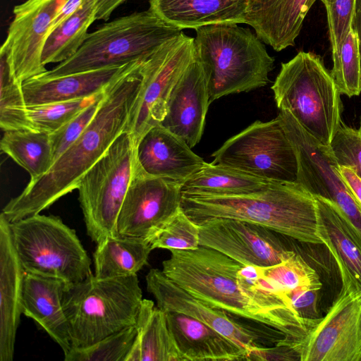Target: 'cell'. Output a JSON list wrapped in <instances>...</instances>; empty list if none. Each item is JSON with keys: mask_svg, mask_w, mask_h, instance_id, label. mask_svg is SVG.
<instances>
[{"mask_svg": "<svg viewBox=\"0 0 361 361\" xmlns=\"http://www.w3.org/2000/svg\"><path fill=\"white\" fill-rule=\"evenodd\" d=\"M145 61L130 63L106 87L97 114L80 137L47 173L37 180H30L23 191L6 204L1 214L8 222L39 214L77 189L87 171L116 139L128 130L140 89L141 67Z\"/></svg>", "mask_w": 361, "mask_h": 361, "instance_id": "6da1fadb", "label": "cell"}, {"mask_svg": "<svg viewBox=\"0 0 361 361\" xmlns=\"http://www.w3.org/2000/svg\"><path fill=\"white\" fill-rule=\"evenodd\" d=\"M180 206L197 224L212 219H234L299 243L324 245L315 197L297 182L270 181L261 190L236 195L181 194Z\"/></svg>", "mask_w": 361, "mask_h": 361, "instance_id": "7a4b0ae2", "label": "cell"}, {"mask_svg": "<svg viewBox=\"0 0 361 361\" xmlns=\"http://www.w3.org/2000/svg\"><path fill=\"white\" fill-rule=\"evenodd\" d=\"M195 31L196 56L207 78L210 104L268 83L274 59L256 34L238 24L209 25Z\"/></svg>", "mask_w": 361, "mask_h": 361, "instance_id": "3957f363", "label": "cell"}, {"mask_svg": "<svg viewBox=\"0 0 361 361\" xmlns=\"http://www.w3.org/2000/svg\"><path fill=\"white\" fill-rule=\"evenodd\" d=\"M137 274L97 279L90 273L63 294L72 347H85L135 325L142 302Z\"/></svg>", "mask_w": 361, "mask_h": 361, "instance_id": "277c9868", "label": "cell"}, {"mask_svg": "<svg viewBox=\"0 0 361 361\" xmlns=\"http://www.w3.org/2000/svg\"><path fill=\"white\" fill-rule=\"evenodd\" d=\"M162 272L194 298L233 317L282 332L276 319L255 305L242 292L237 280L241 263L210 247L171 250ZM283 333V332H282Z\"/></svg>", "mask_w": 361, "mask_h": 361, "instance_id": "5b68a950", "label": "cell"}, {"mask_svg": "<svg viewBox=\"0 0 361 361\" xmlns=\"http://www.w3.org/2000/svg\"><path fill=\"white\" fill-rule=\"evenodd\" d=\"M182 30L166 23L149 8L104 24L88 33L78 51L51 70L44 79L146 60Z\"/></svg>", "mask_w": 361, "mask_h": 361, "instance_id": "8992f818", "label": "cell"}, {"mask_svg": "<svg viewBox=\"0 0 361 361\" xmlns=\"http://www.w3.org/2000/svg\"><path fill=\"white\" fill-rule=\"evenodd\" d=\"M271 90L279 110L290 111L311 135L330 145L342 123L343 104L331 73L319 55L300 51L282 63Z\"/></svg>", "mask_w": 361, "mask_h": 361, "instance_id": "52a82bcc", "label": "cell"}, {"mask_svg": "<svg viewBox=\"0 0 361 361\" xmlns=\"http://www.w3.org/2000/svg\"><path fill=\"white\" fill-rule=\"evenodd\" d=\"M13 244L25 272L73 284L85 279L91 259L75 230L54 215L39 214L9 223Z\"/></svg>", "mask_w": 361, "mask_h": 361, "instance_id": "ba28073f", "label": "cell"}, {"mask_svg": "<svg viewBox=\"0 0 361 361\" xmlns=\"http://www.w3.org/2000/svg\"><path fill=\"white\" fill-rule=\"evenodd\" d=\"M136 147L133 134L125 131L79 183L87 233L96 244L116 235L117 218L136 164Z\"/></svg>", "mask_w": 361, "mask_h": 361, "instance_id": "9c48e42d", "label": "cell"}, {"mask_svg": "<svg viewBox=\"0 0 361 361\" xmlns=\"http://www.w3.org/2000/svg\"><path fill=\"white\" fill-rule=\"evenodd\" d=\"M277 117L295 152L296 182L314 196L336 203L361 246V209L342 178L330 145L311 135L288 110H279Z\"/></svg>", "mask_w": 361, "mask_h": 361, "instance_id": "30bf717a", "label": "cell"}, {"mask_svg": "<svg viewBox=\"0 0 361 361\" xmlns=\"http://www.w3.org/2000/svg\"><path fill=\"white\" fill-rule=\"evenodd\" d=\"M214 164L241 170L269 181L296 182L294 147L278 117L256 121L212 153Z\"/></svg>", "mask_w": 361, "mask_h": 361, "instance_id": "8fae6325", "label": "cell"}, {"mask_svg": "<svg viewBox=\"0 0 361 361\" xmlns=\"http://www.w3.org/2000/svg\"><path fill=\"white\" fill-rule=\"evenodd\" d=\"M195 56V38L182 32L143 62L140 89L128 127L137 143L150 128L161 123L171 93Z\"/></svg>", "mask_w": 361, "mask_h": 361, "instance_id": "7c38bea8", "label": "cell"}, {"mask_svg": "<svg viewBox=\"0 0 361 361\" xmlns=\"http://www.w3.org/2000/svg\"><path fill=\"white\" fill-rule=\"evenodd\" d=\"M338 271L341 288L336 299L296 343L300 361H361V286L345 269Z\"/></svg>", "mask_w": 361, "mask_h": 361, "instance_id": "4fadbf2b", "label": "cell"}, {"mask_svg": "<svg viewBox=\"0 0 361 361\" xmlns=\"http://www.w3.org/2000/svg\"><path fill=\"white\" fill-rule=\"evenodd\" d=\"M146 283L147 290L162 311L178 312L204 323L243 348L247 354L254 348L269 345L267 341L276 344L286 338L282 332L274 328H257L235 320L226 312L213 308L192 296L158 269H152L148 272Z\"/></svg>", "mask_w": 361, "mask_h": 361, "instance_id": "5bb4252c", "label": "cell"}, {"mask_svg": "<svg viewBox=\"0 0 361 361\" xmlns=\"http://www.w3.org/2000/svg\"><path fill=\"white\" fill-rule=\"evenodd\" d=\"M183 183L150 176L137 161L116 225V235L147 239L180 208Z\"/></svg>", "mask_w": 361, "mask_h": 361, "instance_id": "9a60e30c", "label": "cell"}, {"mask_svg": "<svg viewBox=\"0 0 361 361\" xmlns=\"http://www.w3.org/2000/svg\"><path fill=\"white\" fill-rule=\"evenodd\" d=\"M197 225L200 245L214 249L244 266L275 265L293 252L287 248L279 233L246 221L216 218Z\"/></svg>", "mask_w": 361, "mask_h": 361, "instance_id": "2e32d148", "label": "cell"}, {"mask_svg": "<svg viewBox=\"0 0 361 361\" xmlns=\"http://www.w3.org/2000/svg\"><path fill=\"white\" fill-rule=\"evenodd\" d=\"M65 0H26L13 8V19L0 54L6 56L20 81L47 70L42 54L51 23Z\"/></svg>", "mask_w": 361, "mask_h": 361, "instance_id": "e0dca14e", "label": "cell"}, {"mask_svg": "<svg viewBox=\"0 0 361 361\" xmlns=\"http://www.w3.org/2000/svg\"><path fill=\"white\" fill-rule=\"evenodd\" d=\"M209 104L207 78L195 56L174 87L167 114L161 125L181 137L192 148L202 138Z\"/></svg>", "mask_w": 361, "mask_h": 361, "instance_id": "ac0fdd59", "label": "cell"}, {"mask_svg": "<svg viewBox=\"0 0 361 361\" xmlns=\"http://www.w3.org/2000/svg\"><path fill=\"white\" fill-rule=\"evenodd\" d=\"M136 161L150 176L183 183L205 162L184 140L161 124L150 128L137 143Z\"/></svg>", "mask_w": 361, "mask_h": 361, "instance_id": "d6986e66", "label": "cell"}, {"mask_svg": "<svg viewBox=\"0 0 361 361\" xmlns=\"http://www.w3.org/2000/svg\"><path fill=\"white\" fill-rule=\"evenodd\" d=\"M68 285L58 279L25 271L21 298L22 314L44 330L61 347L63 355L72 347L63 307Z\"/></svg>", "mask_w": 361, "mask_h": 361, "instance_id": "ffe728a7", "label": "cell"}, {"mask_svg": "<svg viewBox=\"0 0 361 361\" xmlns=\"http://www.w3.org/2000/svg\"><path fill=\"white\" fill-rule=\"evenodd\" d=\"M25 271L15 250L9 223L0 215V361L13 357L17 329L22 314Z\"/></svg>", "mask_w": 361, "mask_h": 361, "instance_id": "44dd1931", "label": "cell"}, {"mask_svg": "<svg viewBox=\"0 0 361 361\" xmlns=\"http://www.w3.org/2000/svg\"><path fill=\"white\" fill-rule=\"evenodd\" d=\"M317 0H248L245 24L275 51L293 46Z\"/></svg>", "mask_w": 361, "mask_h": 361, "instance_id": "7402d4cb", "label": "cell"}, {"mask_svg": "<svg viewBox=\"0 0 361 361\" xmlns=\"http://www.w3.org/2000/svg\"><path fill=\"white\" fill-rule=\"evenodd\" d=\"M183 361L245 360L247 352L204 323L178 312H164Z\"/></svg>", "mask_w": 361, "mask_h": 361, "instance_id": "603a6c76", "label": "cell"}, {"mask_svg": "<svg viewBox=\"0 0 361 361\" xmlns=\"http://www.w3.org/2000/svg\"><path fill=\"white\" fill-rule=\"evenodd\" d=\"M130 63L50 79H28L22 84L26 104L33 106L93 97L103 92Z\"/></svg>", "mask_w": 361, "mask_h": 361, "instance_id": "cb8c5ba5", "label": "cell"}, {"mask_svg": "<svg viewBox=\"0 0 361 361\" xmlns=\"http://www.w3.org/2000/svg\"><path fill=\"white\" fill-rule=\"evenodd\" d=\"M248 0H149V9L180 29L245 23Z\"/></svg>", "mask_w": 361, "mask_h": 361, "instance_id": "d4e9b609", "label": "cell"}, {"mask_svg": "<svg viewBox=\"0 0 361 361\" xmlns=\"http://www.w3.org/2000/svg\"><path fill=\"white\" fill-rule=\"evenodd\" d=\"M135 326L137 335L126 361H183L165 312L152 300H142Z\"/></svg>", "mask_w": 361, "mask_h": 361, "instance_id": "484cf974", "label": "cell"}, {"mask_svg": "<svg viewBox=\"0 0 361 361\" xmlns=\"http://www.w3.org/2000/svg\"><path fill=\"white\" fill-rule=\"evenodd\" d=\"M152 250L147 239L110 235L97 244L93 254L94 276L111 279L137 274L148 264Z\"/></svg>", "mask_w": 361, "mask_h": 361, "instance_id": "4316f807", "label": "cell"}, {"mask_svg": "<svg viewBox=\"0 0 361 361\" xmlns=\"http://www.w3.org/2000/svg\"><path fill=\"white\" fill-rule=\"evenodd\" d=\"M314 197L324 228V246L338 268L348 271L361 286V246L350 231L338 205L322 197Z\"/></svg>", "mask_w": 361, "mask_h": 361, "instance_id": "83f0119b", "label": "cell"}, {"mask_svg": "<svg viewBox=\"0 0 361 361\" xmlns=\"http://www.w3.org/2000/svg\"><path fill=\"white\" fill-rule=\"evenodd\" d=\"M269 182L231 166L204 162L183 183L181 194L236 195L261 190Z\"/></svg>", "mask_w": 361, "mask_h": 361, "instance_id": "f1b7e54d", "label": "cell"}, {"mask_svg": "<svg viewBox=\"0 0 361 361\" xmlns=\"http://www.w3.org/2000/svg\"><path fill=\"white\" fill-rule=\"evenodd\" d=\"M1 149L30 175V180L44 176L54 164L50 133L35 130L5 131Z\"/></svg>", "mask_w": 361, "mask_h": 361, "instance_id": "f546056e", "label": "cell"}, {"mask_svg": "<svg viewBox=\"0 0 361 361\" xmlns=\"http://www.w3.org/2000/svg\"><path fill=\"white\" fill-rule=\"evenodd\" d=\"M95 20V0H85L74 13L47 36L42 54V64L59 63L74 55L84 43L88 28Z\"/></svg>", "mask_w": 361, "mask_h": 361, "instance_id": "4dcf8cb0", "label": "cell"}, {"mask_svg": "<svg viewBox=\"0 0 361 361\" xmlns=\"http://www.w3.org/2000/svg\"><path fill=\"white\" fill-rule=\"evenodd\" d=\"M0 64L1 128L4 132L35 130L27 116L23 82L16 77L3 54H0Z\"/></svg>", "mask_w": 361, "mask_h": 361, "instance_id": "1f68e13d", "label": "cell"}, {"mask_svg": "<svg viewBox=\"0 0 361 361\" xmlns=\"http://www.w3.org/2000/svg\"><path fill=\"white\" fill-rule=\"evenodd\" d=\"M137 335L135 325L85 347H71L65 361H126Z\"/></svg>", "mask_w": 361, "mask_h": 361, "instance_id": "d6a6232c", "label": "cell"}, {"mask_svg": "<svg viewBox=\"0 0 361 361\" xmlns=\"http://www.w3.org/2000/svg\"><path fill=\"white\" fill-rule=\"evenodd\" d=\"M341 94L348 97L361 93V54L357 32L352 27L345 37L336 65L331 71Z\"/></svg>", "mask_w": 361, "mask_h": 361, "instance_id": "836d02e7", "label": "cell"}, {"mask_svg": "<svg viewBox=\"0 0 361 361\" xmlns=\"http://www.w3.org/2000/svg\"><path fill=\"white\" fill-rule=\"evenodd\" d=\"M152 249L192 250L200 246L199 226L180 208L149 238Z\"/></svg>", "mask_w": 361, "mask_h": 361, "instance_id": "e575fe53", "label": "cell"}, {"mask_svg": "<svg viewBox=\"0 0 361 361\" xmlns=\"http://www.w3.org/2000/svg\"><path fill=\"white\" fill-rule=\"evenodd\" d=\"M97 94L79 99L27 106V116L35 130L52 133L88 106Z\"/></svg>", "mask_w": 361, "mask_h": 361, "instance_id": "d590c367", "label": "cell"}, {"mask_svg": "<svg viewBox=\"0 0 361 361\" xmlns=\"http://www.w3.org/2000/svg\"><path fill=\"white\" fill-rule=\"evenodd\" d=\"M322 1L326 12L334 66L338 61L342 44L353 27L356 0H322Z\"/></svg>", "mask_w": 361, "mask_h": 361, "instance_id": "8d00e7d4", "label": "cell"}, {"mask_svg": "<svg viewBox=\"0 0 361 361\" xmlns=\"http://www.w3.org/2000/svg\"><path fill=\"white\" fill-rule=\"evenodd\" d=\"M105 90L99 93L88 106L65 125L50 133L54 163L80 137L91 123L101 105Z\"/></svg>", "mask_w": 361, "mask_h": 361, "instance_id": "74e56055", "label": "cell"}, {"mask_svg": "<svg viewBox=\"0 0 361 361\" xmlns=\"http://www.w3.org/2000/svg\"><path fill=\"white\" fill-rule=\"evenodd\" d=\"M329 145L338 165L352 169L361 178V130L342 121Z\"/></svg>", "mask_w": 361, "mask_h": 361, "instance_id": "f35d334b", "label": "cell"}, {"mask_svg": "<svg viewBox=\"0 0 361 361\" xmlns=\"http://www.w3.org/2000/svg\"><path fill=\"white\" fill-rule=\"evenodd\" d=\"M245 360L300 361V354L296 342L285 338L274 345L254 348Z\"/></svg>", "mask_w": 361, "mask_h": 361, "instance_id": "ab89813d", "label": "cell"}, {"mask_svg": "<svg viewBox=\"0 0 361 361\" xmlns=\"http://www.w3.org/2000/svg\"><path fill=\"white\" fill-rule=\"evenodd\" d=\"M339 171L345 184L361 209V178L349 167L339 166Z\"/></svg>", "mask_w": 361, "mask_h": 361, "instance_id": "60d3db41", "label": "cell"}, {"mask_svg": "<svg viewBox=\"0 0 361 361\" xmlns=\"http://www.w3.org/2000/svg\"><path fill=\"white\" fill-rule=\"evenodd\" d=\"M84 1L85 0H65L59 8L51 23L49 34L63 21L74 13L80 8Z\"/></svg>", "mask_w": 361, "mask_h": 361, "instance_id": "b9f144b4", "label": "cell"}, {"mask_svg": "<svg viewBox=\"0 0 361 361\" xmlns=\"http://www.w3.org/2000/svg\"><path fill=\"white\" fill-rule=\"evenodd\" d=\"M126 0H95L97 20H107L113 12Z\"/></svg>", "mask_w": 361, "mask_h": 361, "instance_id": "7bdbcfd3", "label": "cell"}, {"mask_svg": "<svg viewBox=\"0 0 361 361\" xmlns=\"http://www.w3.org/2000/svg\"><path fill=\"white\" fill-rule=\"evenodd\" d=\"M353 27L357 32L359 38L361 54V0H356L355 13L353 20Z\"/></svg>", "mask_w": 361, "mask_h": 361, "instance_id": "ee69618b", "label": "cell"}, {"mask_svg": "<svg viewBox=\"0 0 361 361\" xmlns=\"http://www.w3.org/2000/svg\"><path fill=\"white\" fill-rule=\"evenodd\" d=\"M360 346H361V314H360Z\"/></svg>", "mask_w": 361, "mask_h": 361, "instance_id": "f6af8a7d", "label": "cell"}, {"mask_svg": "<svg viewBox=\"0 0 361 361\" xmlns=\"http://www.w3.org/2000/svg\"><path fill=\"white\" fill-rule=\"evenodd\" d=\"M360 130H361V116H360V128H359Z\"/></svg>", "mask_w": 361, "mask_h": 361, "instance_id": "bcb514c9", "label": "cell"}]
</instances>
